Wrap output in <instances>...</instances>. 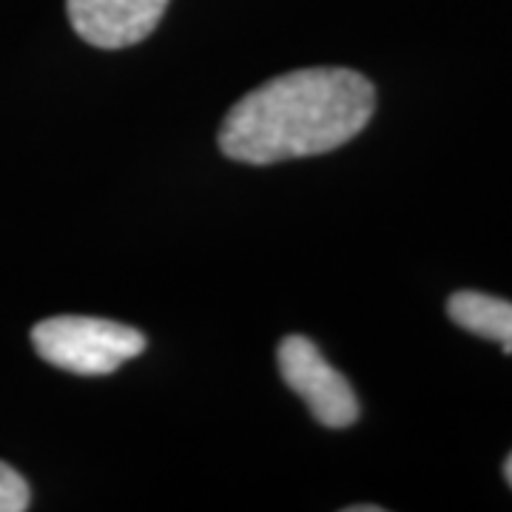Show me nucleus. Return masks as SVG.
<instances>
[{
	"instance_id": "obj_4",
	"label": "nucleus",
	"mask_w": 512,
	"mask_h": 512,
	"mask_svg": "<svg viewBox=\"0 0 512 512\" xmlns=\"http://www.w3.org/2000/svg\"><path fill=\"white\" fill-rule=\"evenodd\" d=\"M168 0H66L74 32L97 49H126L146 40Z\"/></svg>"
},
{
	"instance_id": "obj_1",
	"label": "nucleus",
	"mask_w": 512,
	"mask_h": 512,
	"mask_svg": "<svg viewBox=\"0 0 512 512\" xmlns=\"http://www.w3.org/2000/svg\"><path fill=\"white\" fill-rule=\"evenodd\" d=\"M376 109L370 80L353 69H296L248 92L228 111L220 148L237 163L313 157L353 140Z\"/></svg>"
},
{
	"instance_id": "obj_2",
	"label": "nucleus",
	"mask_w": 512,
	"mask_h": 512,
	"mask_svg": "<svg viewBox=\"0 0 512 512\" xmlns=\"http://www.w3.org/2000/svg\"><path fill=\"white\" fill-rule=\"evenodd\" d=\"M37 356L77 376H106L146 350L140 330L94 319V316H52L32 328Z\"/></svg>"
},
{
	"instance_id": "obj_5",
	"label": "nucleus",
	"mask_w": 512,
	"mask_h": 512,
	"mask_svg": "<svg viewBox=\"0 0 512 512\" xmlns=\"http://www.w3.org/2000/svg\"><path fill=\"white\" fill-rule=\"evenodd\" d=\"M447 313L458 328L501 345L504 353H512V302L490 293L458 291L450 296Z\"/></svg>"
},
{
	"instance_id": "obj_3",
	"label": "nucleus",
	"mask_w": 512,
	"mask_h": 512,
	"mask_svg": "<svg viewBox=\"0 0 512 512\" xmlns=\"http://www.w3.org/2000/svg\"><path fill=\"white\" fill-rule=\"evenodd\" d=\"M276 362L285 384L311 407L319 424L342 430L359 419V402L350 382L330 367L308 336H285L276 350Z\"/></svg>"
},
{
	"instance_id": "obj_7",
	"label": "nucleus",
	"mask_w": 512,
	"mask_h": 512,
	"mask_svg": "<svg viewBox=\"0 0 512 512\" xmlns=\"http://www.w3.org/2000/svg\"><path fill=\"white\" fill-rule=\"evenodd\" d=\"M504 476H507V481H510V487H512V453L510 458H507V464H504Z\"/></svg>"
},
{
	"instance_id": "obj_6",
	"label": "nucleus",
	"mask_w": 512,
	"mask_h": 512,
	"mask_svg": "<svg viewBox=\"0 0 512 512\" xmlns=\"http://www.w3.org/2000/svg\"><path fill=\"white\" fill-rule=\"evenodd\" d=\"M29 510V484L15 467L0 461V512Z\"/></svg>"
}]
</instances>
